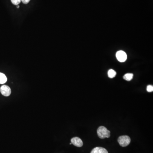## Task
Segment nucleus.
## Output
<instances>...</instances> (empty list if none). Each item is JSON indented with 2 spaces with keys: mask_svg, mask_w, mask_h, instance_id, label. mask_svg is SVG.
Listing matches in <instances>:
<instances>
[{
  "mask_svg": "<svg viewBox=\"0 0 153 153\" xmlns=\"http://www.w3.org/2000/svg\"><path fill=\"white\" fill-rule=\"evenodd\" d=\"M11 2L15 5H18L22 1V0H11Z\"/></svg>",
  "mask_w": 153,
  "mask_h": 153,
  "instance_id": "9d476101",
  "label": "nucleus"
},
{
  "mask_svg": "<svg viewBox=\"0 0 153 153\" xmlns=\"http://www.w3.org/2000/svg\"><path fill=\"white\" fill-rule=\"evenodd\" d=\"M0 91L3 96L5 97L9 96L11 94V88L7 85H2L0 88Z\"/></svg>",
  "mask_w": 153,
  "mask_h": 153,
  "instance_id": "7ed1b4c3",
  "label": "nucleus"
},
{
  "mask_svg": "<svg viewBox=\"0 0 153 153\" xmlns=\"http://www.w3.org/2000/svg\"><path fill=\"white\" fill-rule=\"evenodd\" d=\"M17 8H19V6H17Z\"/></svg>",
  "mask_w": 153,
  "mask_h": 153,
  "instance_id": "ddd939ff",
  "label": "nucleus"
},
{
  "mask_svg": "<svg viewBox=\"0 0 153 153\" xmlns=\"http://www.w3.org/2000/svg\"><path fill=\"white\" fill-rule=\"evenodd\" d=\"M30 0H22V1L23 4H27L28 3L30 2Z\"/></svg>",
  "mask_w": 153,
  "mask_h": 153,
  "instance_id": "f8f14e48",
  "label": "nucleus"
},
{
  "mask_svg": "<svg viewBox=\"0 0 153 153\" xmlns=\"http://www.w3.org/2000/svg\"><path fill=\"white\" fill-rule=\"evenodd\" d=\"M71 143L75 146L81 147L83 145L82 140L78 137H75L71 139Z\"/></svg>",
  "mask_w": 153,
  "mask_h": 153,
  "instance_id": "39448f33",
  "label": "nucleus"
},
{
  "mask_svg": "<svg viewBox=\"0 0 153 153\" xmlns=\"http://www.w3.org/2000/svg\"><path fill=\"white\" fill-rule=\"evenodd\" d=\"M97 133L98 137L102 139L109 138L110 137V131L107 129L105 127H99L97 130Z\"/></svg>",
  "mask_w": 153,
  "mask_h": 153,
  "instance_id": "f257e3e1",
  "label": "nucleus"
},
{
  "mask_svg": "<svg viewBox=\"0 0 153 153\" xmlns=\"http://www.w3.org/2000/svg\"><path fill=\"white\" fill-rule=\"evenodd\" d=\"M116 72L113 69H110L108 72V77L109 78H112L114 77L116 75Z\"/></svg>",
  "mask_w": 153,
  "mask_h": 153,
  "instance_id": "1a4fd4ad",
  "label": "nucleus"
},
{
  "mask_svg": "<svg viewBox=\"0 0 153 153\" xmlns=\"http://www.w3.org/2000/svg\"><path fill=\"white\" fill-rule=\"evenodd\" d=\"M118 142L121 146H127L130 143L131 139L128 136H121L118 139Z\"/></svg>",
  "mask_w": 153,
  "mask_h": 153,
  "instance_id": "f03ea898",
  "label": "nucleus"
},
{
  "mask_svg": "<svg viewBox=\"0 0 153 153\" xmlns=\"http://www.w3.org/2000/svg\"><path fill=\"white\" fill-rule=\"evenodd\" d=\"M133 74L131 73H127L124 75L123 79L126 81H130L133 79Z\"/></svg>",
  "mask_w": 153,
  "mask_h": 153,
  "instance_id": "6e6552de",
  "label": "nucleus"
},
{
  "mask_svg": "<svg viewBox=\"0 0 153 153\" xmlns=\"http://www.w3.org/2000/svg\"><path fill=\"white\" fill-rule=\"evenodd\" d=\"M116 57L118 60L120 62H124L126 60V54L123 51H119L117 52Z\"/></svg>",
  "mask_w": 153,
  "mask_h": 153,
  "instance_id": "20e7f679",
  "label": "nucleus"
},
{
  "mask_svg": "<svg viewBox=\"0 0 153 153\" xmlns=\"http://www.w3.org/2000/svg\"><path fill=\"white\" fill-rule=\"evenodd\" d=\"M7 78L4 74L0 72V84H4L7 82Z\"/></svg>",
  "mask_w": 153,
  "mask_h": 153,
  "instance_id": "0eeeda50",
  "label": "nucleus"
},
{
  "mask_svg": "<svg viewBox=\"0 0 153 153\" xmlns=\"http://www.w3.org/2000/svg\"><path fill=\"white\" fill-rule=\"evenodd\" d=\"M147 91H148V92H152L153 91V85H148L147 87Z\"/></svg>",
  "mask_w": 153,
  "mask_h": 153,
  "instance_id": "9b49d317",
  "label": "nucleus"
},
{
  "mask_svg": "<svg viewBox=\"0 0 153 153\" xmlns=\"http://www.w3.org/2000/svg\"><path fill=\"white\" fill-rule=\"evenodd\" d=\"M91 153H108V152L104 148L96 147L91 151Z\"/></svg>",
  "mask_w": 153,
  "mask_h": 153,
  "instance_id": "423d86ee",
  "label": "nucleus"
}]
</instances>
